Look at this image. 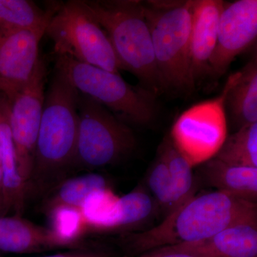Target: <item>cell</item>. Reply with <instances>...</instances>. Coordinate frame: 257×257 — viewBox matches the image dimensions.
<instances>
[{"label":"cell","mask_w":257,"mask_h":257,"mask_svg":"<svg viewBox=\"0 0 257 257\" xmlns=\"http://www.w3.org/2000/svg\"><path fill=\"white\" fill-rule=\"evenodd\" d=\"M256 220V203L215 190L194 194L152 229L123 235L122 243L126 251L138 256L207 239L233 225Z\"/></svg>","instance_id":"6da1fadb"},{"label":"cell","mask_w":257,"mask_h":257,"mask_svg":"<svg viewBox=\"0 0 257 257\" xmlns=\"http://www.w3.org/2000/svg\"><path fill=\"white\" fill-rule=\"evenodd\" d=\"M78 91L67 76L55 67L45 92L28 192L31 187L35 190L52 189L74 167L78 136Z\"/></svg>","instance_id":"7a4b0ae2"},{"label":"cell","mask_w":257,"mask_h":257,"mask_svg":"<svg viewBox=\"0 0 257 257\" xmlns=\"http://www.w3.org/2000/svg\"><path fill=\"white\" fill-rule=\"evenodd\" d=\"M106 32L121 69L140 80L155 95L163 90L157 72L151 33L143 2L82 0Z\"/></svg>","instance_id":"3957f363"},{"label":"cell","mask_w":257,"mask_h":257,"mask_svg":"<svg viewBox=\"0 0 257 257\" xmlns=\"http://www.w3.org/2000/svg\"><path fill=\"white\" fill-rule=\"evenodd\" d=\"M154 56L164 89L192 92L190 35L192 1L143 2Z\"/></svg>","instance_id":"277c9868"},{"label":"cell","mask_w":257,"mask_h":257,"mask_svg":"<svg viewBox=\"0 0 257 257\" xmlns=\"http://www.w3.org/2000/svg\"><path fill=\"white\" fill-rule=\"evenodd\" d=\"M55 67L79 93L100 103L126 124L146 126L156 117L157 96L142 86L131 85L119 74L63 55L57 56Z\"/></svg>","instance_id":"5b68a950"},{"label":"cell","mask_w":257,"mask_h":257,"mask_svg":"<svg viewBox=\"0 0 257 257\" xmlns=\"http://www.w3.org/2000/svg\"><path fill=\"white\" fill-rule=\"evenodd\" d=\"M45 35L53 42L56 55L119 74L121 66L109 37L82 0L60 4Z\"/></svg>","instance_id":"8992f818"},{"label":"cell","mask_w":257,"mask_h":257,"mask_svg":"<svg viewBox=\"0 0 257 257\" xmlns=\"http://www.w3.org/2000/svg\"><path fill=\"white\" fill-rule=\"evenodd\" d=\"M79 124L74 167L98 169L117 163L136 146L127 124L105 106L79 92Z\"/></svg>","instance_id":"52a82bcc"},{"label":"cell","mask_w":257,"mask_h":257,"mask_svg":"<svg viewBox=\"0 0 257 257\" xmlns=\"http://www.w3.org/2000/svg\"><path fill=\"white\" fill-rule=\"evenodd\" d=\"M236 75L228 78L220 95L191 106L172 126V143L193 167L215 157L227 138L225 101Z\"/></svg>","instance_id":"ba28073f"},{"label":"cell","mask_w":257,"mask_h":257,"mask_svg":"<svg viewBox=\"0 0 257 257\" xmlns=\"http://www.w3.org/2000/svg\"><path fill=\"white\" fill-rule=\"evenodd\" d=\"M47 67L40 57L30 80L10 102V124L20 175L29 186L45 98Z\"/></svg>","instance_id":"9c48e42d"},{"label":"cell","mask_w":257,"mask_h":257,"mask_svg":"<svg viewBox=\"0 0 257 257\" xmlns=\"http://www.w3.org/2000/svg\"><path fill=\"white\" fill-rule=\"evenodd\" d=\"M256 36V0L225 3L215 49L209 62V73L214 78L224 75L235 57L251 46Z\"/></svg>","instance_id":"30bf717a"},{"label":"cell","mask_w":257,"mask_h":257,"mask_svg":"<svg viewBox=\"0 0 257 257\" xmlns=\"http://www.w3.org/2000/svg\"><path fill=\"white\" fill-rule=\"evenodd\" d=\"M47 25L15 32L0 41V93L10 102L33 74Z\"/></svg>","instance_id":"8fae6325"},{"label":"cell","mask_w":257,"mask_h":257,"mask_svg":"<svg viewBox=\"0 0 257 257\" xmlns=\"http://www.w3.org/2000/svg\"><path fill=\"white\" fill-rule=\"evenodd\" d=\"M156 250L187 253L196 257H256L257 220L233 225L210 238L197 242Z\"/></svg>","instance_id":"7c38bea8"},{"label":"cell","mask_w":257,"mask_h":257,"mask_svg":"<svg viewBox=\"0 0 257 257\" xmlns=\"http://www.w3.org/2000/svg\"><path fill=\"white\" fill-rule=\"evenodd\" d=\"M224 3L221 0H192L190 57L194 84L209 73V62L217 41Z\"/></svg>","instance_id":"4fadbf2b"},{"label":"cell","mask_w":257,"mask_h":257,"mask_svg":"<svg viewBox=\"0 0 257 257\" xmlns=\"http://www.w3.org/2000/svg\"><path fill=\"white\" fill-rule=\"evenodd\" d=\"M10 102L0 93V160L3 175V215L23 216L28 187L19 171L10 124Z\"/></svg>","instance_id":"5bb4252c"},{"label":"cell","mask_w":257,"mask_h":257,"mask_svg":"<svg viewBox=\"0 0 257 257\" xmlns=\"http://www.w3.org/2000/svg\"><path fill=\"white\" fill-rule=\"evenodd\" d=\"M62 248L49 227L23 216H0V251L13 253H41Z\"/></svg>","instance_id":"9a60e30c"},{"label":"cell","mask_w":257,"mask_h":257,"mask_svg":"<svg viewBox=\"0 0 257 257\" xmlns=\"http://www.w3.org/2000/svg\"><path fill=\"white\" fill-rule=\"evenodd\" d=\"M202 172L216 190L256 203L257 167L229 165L214 157L203 164Z\"/></svg>","instance_id":"2e32d148"},{"label":"cell","mask_w":257,"mask_h":257,"mask_svg":"<svg viewBox=\"0 0 257 257\" xmlns=\"http://www.w3.org/2000/svg\"><path fill=\"white\" fill-rule=\"evenodd\" d=\"M225 106L240 127L257 123V61L256 56L236 72L228 91Z\"/></svg>","instance_id":"e0dca14e"},{"label":"cell","mask_w":257,"mask_h":257,"mask_svg":"<svg viewBox=\"0 0 257 257\" xmlns=\"http://www.w3.org/2000/svg\"><path fill=\"white\" fill-rule=\"evenodd\" d=\"M60 5L42 10L30 0H0V41L15 32L47 25Z\"/></svg>","instance_id":"ac0fdd59"},{"label":"cell","mask_w":257,"mask_h":257,"mask_svg":"<svg viewBox=\"0 0 257 257\" xmlns=\"http://www.w3.org/2000/svg\"><path fill=\"white\" fill-rule=\"evenodd\" d=\"M106 188H111L109 182L100 174L87 173L64 179L52 189L44 204V211L47 213L58 207L81 209L92 193Z\"/></svg>","instance_id":"d6986e66"},{"label":"cell","mask_w":257,"mask_h":257,"mask_svg":"<svg viewBox=\"0 0 257 257\" xmlns=\"http://www.w3.org/2000/svg\"><path fill=\"white\" fill-rule=\"evenodd\" d=\"M88 231H116L120 216L119 197L111 188L92 193L81 208Z\"/></svg>","instance_id":"ffe728a7"},{"label":"cell","mask_w":257,"mask_h":257,"mask_svg":"<svg viewBox=\"0 0 257 257\" xmlns=\"http://www.w3.org/2000/svg\"><path fill=\"white\" fill-rule=\"evenodd\" d=\"M158 155L165 162L170 172L177 209L195 194L194 167L177 150L170 136L165 138L159 147Z\"/></svg>","instance_id":"44dd1931"},{"label":"cell","mask_w":257,"mask_h":257,"mask_svg":"<svg viewBox=\"0 0 257 257\" xmlns=\"http://www.w3.org/2000/svg\"><path fill=\"white\" fill-rule=\"evenodd\" d=\"M215 158L229 165L257 167V123L227 136Z\"/></svg>","instance_id":"7402d4cb"},{"label":"cell","mask_w":257,"mask_h":257,"mask_svg":"<svg viewBox=\"0 0 257 257\" xmlns=\"http://www.w3.org/2000/svg\"><path fill=\"white\" fill-rule=\"evenodd\" d=\"M46 214L50 219L49 229L53 232L62 248H82L83 238L89 231L80 209L58 207Z\"/></svg>","instance_id":"603a6c76"},{"label":"cell","mask_w":257,"mask_h":257,"mask_svg":"<svg viewBox=\"0 0 257 257\" xmlns=\"http://www.w3.org/2000/svg\"><path fill=\"white\" fill-rule=\"evenodd\" d=\"M120 216L116 231L133 228L147 220L155 208L151 194L143 187H137L122 197H119Z\"/></svg>","instance_id":"cb8c5ba5"},{"label":"cell","mask_w":257,"mask_h":257,"mask_svg":"<svg viewBox=\"0 0 257 257\" xmlns=\"http://www.w3.org/2000/svg\"><path fill=\"white\" fill-rule=\"evenodd\" d=\"M147 184L155 203L164 209L167 215L175 210V194L170 172L159 155L147 174Z\"/></svg>","instance_id":"d4e9b609"},{"label":"cell","mask_w":257,"mask_h":257,"mask_svg":"<svg viewBox=\"0 0 257 257\" xmlns=\"http://www.w3.org/2000/svg\"><path fill=\"white\" fill-rule=\"evenodd\" d=\"M42 257H114L111 253L99 250L77 248L67 252L56 253Z\"/></svg>","instance_id":"484cf974"},{"label":"cell","mask_w":257,"mask_h":257,"mask_svg":"<svg viewBox=\"0 0 257 257\" xmlns=\"http://www.w3.org/2000/svg\"><path fill=\"white\" fill-rule=\"evenodd\" d=\"M136 257H196L192 256V255L187 254L183 253L176 252H164V251H158V250H154V251H150L144 253V254L140 255Z\"/></svg>","instance_id":"4316f807"},{"label":"cell","mask_w":257,"mask_h":257,"mask_svg":"<svg viewBox=\"0 0 257 257\" xmlns=\"http://www.w3.org/2000/svg\"><path fill=\"white\" fill-rule=\"evenodd\" d=\"M3 175L1 167V160H0V216H3Z\"/></svg>","instance_id":"83f0119b"},{"label":"cell","mask_w":257,"mask_h":257,"mask_svg":"<svg viewBox=\"0 0 257 257\" xmlns=\"http://www.w3.org/2000/svg\"><path fill=\"white\" fill-rule=\"evenodd\" d=\"M0 257H3V256H2L1 255H0Z\"/></svg>","instance_id":"f1b7e54d"},{"label":"cell","mask_w":257,"mask_h":257,"mask_svg":"<svg viewBox=\"0 0 257 257\" xmlns=\"http://www.w3.org/2000/svg\"><path fill=\"white\" fill-rule=\"evenodd\" d=\"M257 257V256H256Z\"/></svg>","instance_id":"f546056e"}]
</instances>
